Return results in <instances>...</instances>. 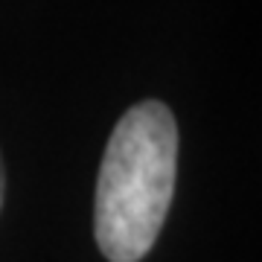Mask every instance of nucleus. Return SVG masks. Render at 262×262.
<instances>
[{"instance_id":"obj_1","label":"nucleus","mask_w":262,"mask_h":262,"mask_svg":"<svg viewBox=\"0 0 262 262\" xmlns=\"http://www.w3.org/2000/svg\"><path fill=\"white\" fill-rule=\"evenodd\" d=\"M178 125L158 99L131 105L114 125L94 198V233L105 259L140 262L158 242L175 195Z\"/></svg>"},{"instance_id":"obj_2","label":"nucleus","mask_w":262,"mask_h":262,"mask_svg":"<svg viewBox=\"0 0 262 262\" xmlns=\"http://www.w3.org/2000/svg\"><path fill=\"white\" fill-rule=\"evenodd\" d=\"M3 189H6V175H3V160H0V207H3Z\"/></svg>"}]
</instances>
